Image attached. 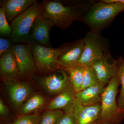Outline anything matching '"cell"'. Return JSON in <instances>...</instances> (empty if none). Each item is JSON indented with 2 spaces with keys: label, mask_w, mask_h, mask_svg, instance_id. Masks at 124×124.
<instances>
[{
  "label": "cell",
  "mask_w": 124,
  "mask_h": 124,
  "mask_svg": "<svg viewBox=\"0 0 124 124\" xmlns=\"http://www.w3.org/2000/svg\"><path fill=\"white\" fill-rule=\"evenodd\" d=\"M76 92L71 82L62 92L50 102L49 111L63 110L65 113L72 112L75 99Z\"/></svg>",
  "instance_id": "obj_13"
},
{
  "label": "cell",
  "mask_w": 124,
  "mask_h": 124,
  "mask_svg": "<svg viewBox=\"0 0 124 124\" xmlns=\"http://www.w3.org/2000/svg\"><path fill=\"white\" fill-rule=\"evenodd\" d=\"M9 96L16 110H19L23 103L33 91L32 86L27 82L19 81L5 82Z\"/></svg>",
  "instance_id": "obj_15"
},
{
  "label": "cell",
  "mask_w": 124,
  "mask_h": 124,
  "mask_svg": "<svg viewBox=\"0 0 124 124\" xmlns=\"http://www.w3.org/2000/svg\"><path fill=\"white\" fill-rule=\"evenodd\" d=\"M42 2H37L10 23L12 32L9 37L13 43L26 44L31 27L36 19L42 15Z\"/></svg>",
  "instance_id": "obj_5"
},
{
  "label": "cell",
  "mask_w": 124,
  "mask_h": 124,
  "mask_svg": "<svg viewBox=\"0 0 124 124\" xmlns=\"http://www.w3.org/2000/svg\"><path fill=\"white\" fill-rule=\"evenodd\" d=\"M14 46L11 39L9 38H0V57Z\"/></svg>",
  "instance_id": "obj_25"
},
{
  "label": "cell",
  "mask_w": 124,
  "mask_h": 124,
  "mask_svg": "<svg viewBox=\"0 0 124 124\" xmlns=\"http://www.w3.org/2000/svg\"><path fill=\"white\" fill-rule=\"evenodd\" d=\"M60 46L61 52L58 59L59 64L62 68H68L76 65L80 60L84 49V39L81 38Z\"/></svg>",
  "instance_id": "obj_9"
},
{
  "label": "cell",
  "mask_w": 124,
  "mask_h": 124,
  "mask_svg": "<svg viewBox=\"0 0 124 124\" xmlns=\"http://www.w3.org/2000/svg\"><path fill=\"white\" fill-rule=\"evenodd\" d=\"M32 52L37 71L46 74L62 68L58 62L61 48L48 47L39 44L32 45Z\"/></svg>",
  "instance_id": "obj_6"
},
{
  "label": "cell",
  "mask_w": 124,
  "mask_h": 124,
  "mask_svg": "<svg viewBox=\"0 0 124 124\" xmlns=\"http://www.w3.org/2000/svg\"><path fill=\"white\" fill-rule=\"evenodd\" d=\"M45 102V98L42 95L38 94H33L23 104L20 116L29 115L32 112L38 110L44 106Z\"/></svg>",
  "instance_id": "obj_19"
},
{
  "label": "cell",
  "mask_w": 124,
  "mask_h": 124,
  "mask_svg": "<svg viewBox=\"0 0 124 124\" xmlns=\"http://www.w3.org/2000/svg\"><path fill=\"white\" fill-rule=\"evenodd\" d=\"M13 48L0 57V72L5 82L19 81L22 77L16 63Z\"/></svg>",
  "instance_id": "obj_12"
},
{
  "label": "cell",
  "mask_w": 124,
  "mask_h": 124,
  "mask_svg": "<svg viewBox=\"0 0 124 124\" xmlns=\"http://www.w3.org/2000/svg\"><path fill=\"white\" fill-rule=\"evenodd\" d=\"M31 46V45L26 43L14 45L16 60L22 77H31L37 71L32 52Z\"/></svg>",
  "instance_id": "obj_7"
},
{
  "label": "cell",
  "mask_w": 124,
  "mask_h": 124,
  "mask_svg": "<svg viewBox=\"0 0 124 124\" xmlns=\"http://www.w3.org/2000/svg\"><path fill=\"white\" fill-rule=\"evenodd\" d=\"M64 113L60 110L47 111L42 116L39 124H54Z\"/></svg>",
  "instance_id": "obj_23"
},
{
  "label": "cell",
  "mask_w": 124,
  "mask_h": 124,
  "mask_svg": "<svg viewBox=\"0 0 124 124\" xmlns=\"http://www.w3.org/2000/svg\"><path fill=\"white\" fill-rule=\"evenodd\" d=\"M107 85L99 84L76 93L75 99L83 106L100 104Z\"/></svg>",
  "instance_id": "obj_16"
},
{
  "label": "cell",
  "mask_w": 124,
  "mask_h": 124,
  "mask_svg": "<svg viewBox=\"0 0 124 124\" xmlns=\"http://www.w3.org/2000/svg\"><path fill=\"white\" fill-rule=\"evenodd\" d=\"M92 66L99 83L106 85L117 75L119 69L117 60L115 59L110 53L97 60Z\"/></svg>",
  "instance_id": "obj_10"
},
{
  "label": "cell",
  "mask_w": 124,
  "mask_h": 124,
  "mask_svg": "<svg viewBox=\"0 0 124 124\" xmlns=\"http://www.w3.org/2000/svg\"><path fill=\"white\" fill-rule=\"evenodd\" d=\"M42 116L37 114L20 116L10 124H39Z\"/></svg>",
  "instance_id": "obj_24"
},
{
  "label": "cell",
  "mask_w": 124,
  "mask_h": 124,
  "mask_svg": "<svg viewBox=\"0 0 124 124\" xmlns=\"http://www.w3.org/2000/svg\"><path fill=\"white\" fill-rule=\"evenodd\" d=\"M64 69L69 74L70 81L76 93L81 91L84 79V67L76 65Z\"/></svg>",
  "instance_id": "obj_18"
},
{
  "label": "cell",
  "mask_w": 124,
  "mask_h": 124,
  "mask_svg": "<svg viewBox=\"0 0 124 124\" xmlns=\"http://www.w3.org/2000/svg\"><path fill=\"white\" fill-rule=\"evenodd\" d=\"M37 2L36 0H0V7L4 9L7 21L11 23L18 16Z\"/></svg>",
  "instance_id": "obj_17"
},
{
  "label": "cell",
  "mask_w": 124,
  "mask_h": 124,
  "mask_svg": "<svg viewBox=\"0 0 124 124\" xmlns=\"http://www.w3.org/2000/svg\"><path fill=\"white\" fill-rule=\"evenodd\" d=\"M100 112L101 103L85 106L75 99L72 112L75 117V124H95Z\"/></svg>",
  "instance_id": "obj_14"
},
{
  "label": "cell",
  "mask_w": 124,
  "mask_h": 124,
  "mask_svg": "<svg viewBox=\"0 0 124 124\" xmlns=\"http://www.w3.org/2000/svg\"><path fill=\"white\" fill-rule=\"evenodd\" d=\"M117 60L119 66L117 75L120 79L121 87L117 101L119 108L124 111V60L123 57L121 55Z\"/></svg>",
  "instance_id": "obj_20"
},
{
  "label": "cell",
  "mask_w": 124,
  "mask_h": 124,
  "mask_svg": "<svg viewBox=\"0 0 124 124\" xmlns=\"http://www.w3.org/2000/svg\"><path fill=\"white\" fill-rule=\"evenodd\" d=\"M94 0H46L42 1V15L62 30H66L88 10Z\"/></svg>",
  "instance_id": "obj_1"
},
{
  "label": "cell",
  "mask_w": 124,
  "mask_h": 124,
  "mask_svg": "<svg viewBox=\"0 0 124 124\" xmlns=\"http://www.w3.org/2000/svg\"><path fill=\"white\" fill-rule=\"evenodd\" d=\"M99 84L100 83L93 66L84 67V79L81 90Z\"/></svg>",
  "instance_id": "obj_21"
},
{
  "label": "cell",
  "mask_w": 124,
  "mask_h": 124,
  "mask_svg": "<svg viewBox=\"0 0 124 124\" xmlns=\"http://www.w3.org/2000/svg\"><path fill=\"white\" fill-rule=\"evenodd\" d=\"M9 110L5 104L3 100L0 99V115L1 116H5L8 114Z\"/></svg>",
  "instance_id": "obj_27"
},
{
  "label": "cell",
  "mask_w": 124,
  "mask_h": 124,
  "mask_svg": "<svg viewBox=\"0 0 124 124\" xmlns=\"http://www.w3.org/2000/svg\"><path fill=\"white\" fill-rule=\"evenodd\" d=\"M84 39V49L76 65L84 67L91 66L103 55L110 53V40L100 33L90 31Z\"/></svg>",
  "instance_id": "obj_4"
},
{
  "label": "cell",
  "mask_w": 124,
  "mask_h": 124,
  "mask_svg": "<svg viewBox=\"0 0 124 124\" xmlns=\"http://www.w3.org/2000/svg\"><path fill=\"white\" fill-rule=\"evenodd\" d=\"M123 11L124 0L96 1L78 21L86 24L90 31L100 33Z\"/></svg>",
  "instance_id": "obj_2"
},
{
  "label": "cell",
  "mask_w": 124,
  "mask_h": 124,
  "mask_svg": "<svg viewBox=\"0 0 124 124\" xmlns=\"http://www.w3.org/2000/svg\"><path fill=\"white\" fill-rule=\"evenodd\" d=\"M12 29L11 25L7 21L4 9L2 7L0 8V35L2 36L9 37Z\"/></svg>",
  "instance_id": "obj_22"
},
{
  "label": "cell",
  "mask_w": 124,
  "mask_h": 124,
  "mask_svg": "<svg viewBox=\"0 0 124 124\" xmlns=\"http://www.w3.org/2000/svg\"><path fill=\"white\" fill-rule=\"evenodd\" d=\"M54 26L51 20L44 17L42 15H40L35 20L31 27L26 44L51 47L50 33Z\"/></svg>",
  "instance_id": "obj_8"
},
{
  "label": "cell",
  "mask_w": 124,
  "mask_h": 124,
  "mask_svg": "<svg viewBox=\"0 0 124 124\" xmlns=\"http://www.w3.org/2000/svg\"><path fill=\"white\" fill-rule=\"evenodd\" d=\"M40 78V82L49 93H59L63 90L70 82L68 72L60 68Z\"/></svg>",
  "instance_id": "obj_11"
},
{
  "label": "cell",
  "mask_w": 124,
  "mask_h": 124,
  "mask_svg": "<svg viewBox=\"0 0 124 124\" xmlns=\"http://www.w3.org/2000/svg\"><path fill=\"white\" fill-rule=\"evenodd\" d=\"M120 85L117 75L107 85L102 96L100 116L95 124H120L124 119V111L119 108L116 99Z\"/></svg>",
  "instance_id": "obj_3"
},
{
  "label": "cell",
  "mask_w": 124,
  "mask_h": 124,
  "mask_svg": "<svg viewBox=\"0 0 124 124\" xmlns=\"http://www.w3.org/2000/svg\"><path fill=\"white\" fill-rule=\"evenodd\" d=\"M76 119L73 112L64 113L54 124H75Z\"/></svg>",
  "instance_id": "obj_26"
}]
</instances>
